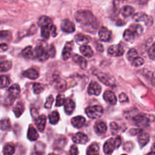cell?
<instances>
[{"label":"cell","mask_w":155,"mask_h":155,"mask_svg":"<svg viewBox=\"0 0 155 155\" xmlns=\"http://www.w3.org/2000/svg\"><path fill=\"white\" fill-rule=\"evenodd\" d=\"M99 152V145L98 143H93L88 148L86 154L88 155H95L98 154Z\"/></svg>","instance_id":"obj_26"},{"label":"cell","mask_w":155,"mask_h":155,"mask_svg":"<svg viewBox=\"0 0 155 155\" xmlns=\"http://www.w3.org/2000/svg\"><path fill=\"white\" fill-rule=\"evenodd\" d=\"M107 125L103 121H98L95 126V131L98 135H103L107 132Z\"/></svg>","instance_id":"obj_18"},{"label":"cell","mask_w":155,"mask_h":155,"mask_svg":"<svg viewBox=\"0 0 155 155\" xmlns=\"http://www.w3.org/2000/svg\"><path fill=\"white\" fill-rule=\"evenodd\" d=\"M24 110V104L21 102L18 103V104L15 105V107H14V109H13V111H14V113H15L16 117H20L22 115Z\"/></svg>","instance_id":"obj_29"},{"label":"cell","mask_w":155,"mask_h":155,"mask_svg":"<svg viewBox=\"0 0 155 155\" xmlns=\"http://www.w3.org/2000/svg\"><path fill=\"white\" fill-rule=\"evenodd\" d=\"M49 30H50V33H51L53 36H56V35H57V32H56L55 26L53 25L52 24H51L49 25Z\"/></svg>","instance_id":"obj_47"},{"label":"cell","mask_w":155,"mask_h":155,"mask_svg":"<svg viewBox=\"0 0 155 155\" xmlns=\"http://www.w3.org/2000/svg\"><path fill=\"white\" fill-rule=\"evenodd\" d=\"M144 62L145 61H144V59L142 58L137 56L136 58H134L133 60V61H132V64H133L134 67H140L143 64Z\"/></svg>","instance_id":"obj_42"},{"label":"cell","mask_w":155,"mask_h":155,"mask_svg":"<svg viewBox=\"0 0 155 155\" xmlns=\"http://www.w3.org/2000/svg\"><path fill=\"white\" fill-rule=\"evenodd\" d=\"M80 51L83 54V56H85L86 58H92L93 56V51H92V48L90 46H89V45H81L80 48Z\"/></svg>","instance_id":"obj_21"},{"label":"cell","mask_w":155,"mask_h":155,"mask_svg":"<svg viewBox=\"0 0 155 155\" xmlns=\"http://www.w3.org/2000/svg\"><path fill=\"white\" fill-rule=\"evenodd\" d=\"M11 128V123L8 119L2 120L0 121V130H9Z\"/></svg>","instance_id":"obj_37"},{"label":"cell","mask_w":155,"mask_h":155,"mask_svg":"<svg viewBox=\"0 0 155 155\" xmlns=\"http://www.w3.org/2000/svg\"><path fill=\"white\" fill-rule=\"evenodd\" d=\"M119 99L120 102H127L128 101L129 98L125 93H121L119 96Z\"/></svg>","instance_id":"obj_48"},{"label":"cell","mask_w":155,"mask_h":155,"mask_svg":"<svg viewBox=\"0 0 155 155\" xmlns=\"http://www.w3.org/2000/svg\"><path fill=\"white\" fill-rule=\"evenodd\" d=\"M20 92H21V89L18 84H13L9 87L8 90V97L11 98L12 101L17 98L19 95Z\"/></svg>","instance_id":"obj_11"},{"label":"cell","mask_w":155,"mask_h":155,"mask_svg":"<svg viewBox=\"0 0 155 155\" xmlns=\"http://www.w3.org/2000/svg\"><path fill=\"white\" fill-rule=\"evenodd\" d=\"M61 30L64 33H71L75 31V24L69 19H64L61 24Z\"/></svg>","instance_id":"obj_8"},{"label":"cell","mask_w":155,"mask_h":155,"mask_svg":"<svg viewBox=\"0 0 155 155\" xmlns=\"http://www.w3.org/2000/svg\"><path fill=\"white\" fill-rule=\"evenodd\" d=\"M27 138L30 141H36L39 138V134L36 132V129L32 127V126L29 127L28 133H27Z\"/></svg>","instance_id":"obj_24"},{"label":"cell","mask_w":155,"mask_h":155,"mask_svg":"<svg viewBox=\"0 0 155 155\" xmlns=\"http://www.w3.org/2000/svg\"><path fill=\"white\" fill-rule=\"evenodd\" d=\"M98 36L102 41L107 42L111 38V32L107 30V28H106V27H102L98 31Z\"/></svg>","instance_id":"obj_14"},{"label":"cell","mask_w":155,"mask_h":155,"mask_svg":"<svg viewBox=\"0 0 155 155\" xmlns=\"http://www.w3.org/2000/svg\"><path fill=\"white\" fill-rule=\"evenodd\" d=\"M110 130H111L112 134H116L119 130V127L115 123H111L110 124Z\"/></svg>","instance_id":"obj_46"},{"label":"cell","mask_w":155,"mask_h":155,"mask_svg":"<svg viewBox=\"0 0 155 155\" xmlns=\"http://www.w3.org/2000/svg\"><path fill=\"white\" fill-rule=\"evenodd\" d=\"M53 101H54V98H53L52 95H49V96L47 98L46 102L45 104V107L46 109L51 108V106H52Z\"/></svg>","instance_id":"obj_45"},{"label":"cell","mask_w":155,"mask_h":155,"mask_svg":"<svg viewBox=\"0 0 155 155\" xmlns=\"http://www.w3.org/2000/svg\"><path fill=\"white\" fill-rule=\"evenodd\" d=\"M103 98L105 100L106 102L109 103L110 104H115L117 103V97L115 95V94L113 92L110 90H107L106 92H104V95H103Z\"/></svg>","instance_id":"obj_15"},{"label":"cell","mask_w":155,"mask_h":155,"mask_svg":"<svg viewBox=\"0 0 155 155\" xmlns=\"http://www.w3.org/2000/svg\"><path fill=\"white\" fill-rule=\"evenodd\" d=\"M23 75L24 76L27 78L30 79V80H35V79L38 78L39 77V73L37 71H36L35 69L33 68H30V69L27 70L26 71H24L23 73Z\"/></svg>","instance_id":"obj_22"},{"label":"cell","mask_w":155,"mask_h":155,"mask_svg":"<svg viewBox=\"0 0 155 155\" xmlns=\"http://www.w3.org/2000/svg\"><path fill=\"white\" fill-rule=\"evenodd\" d=\"M33 92L36 95H38V94H40L41 92L43 91V87H42V85L39 83H35L33 85Z\"/></svg>","instance_id":"obj_41"},{"label":"cell","mask_w":155,"mask_h":155,"mask_svg":"<svg viewBox=\"0 0 155 155\" xmlns=\"http://www.w3.org/2000/svg\"><path fill=\"white\" fill-rule=\"evenodd\" d=\"M73 142L74 143L80 144V145H85L89 142V138L86 134L83 133H77L73 137Z\"/></svg>","instance_id":"obj_10"},{"label":"cell","mask_w":155,"mask_h":155,"mask_svg":"<svg viewBox=\"0 0 155 155\" xmlns=\"http://www.w3.org/2000/svg\"><path fill=\"white\" fill-rule=\"evenodd\" d=\"M64 101H65L64 96L63 95H58L57 96V98H56L55 105L57 106V107H60V106L63 105Z\"/></svg>","instance_id":"obj_43"},{"label":"cell","mask_w":155,"mask_h":155,"mask_svg":"<svg viewBox=\"0 0 155 155\" xmlns=\"http://www.w3.org/2000/svg\"><path fill=\"white\" fill-rule=\"evenodd\" d=\"M59 114L57 111H53L48 115V120H49L50 124L55 125L59 121Z\"/></svg>","instance_id":"obj_30"},{"label":"cell","mask_w":155,"mask_h":155,"mask_svg":"<svg viewBox=\"0 0 155 155\" xmlns=\"http://www.w3.org/2000/svg\"><path fill=\"white\" fill-rule=\"evenodd\" d=\"M135 12L134 8L132 7L130 5H126L123 7V8L121 9V15H122L124 18H128V17L131 16L133 15Z\"/></svg>","instance_id":"obj_23"},{"label":"cell","mask_w":155,"mask_h":155,"mask_svg":"<svg viewBox=\"0 0 155 155\" xmlns=\"http://www.w3.org/2000/svg\"><path fill=\"white\" fill-rule=\"evenodd\" d=\"M121 145V138L116 137L108 139L104 145V152L106 154H110L115 149L119 148Z\"/></svg>","instance_id":"obj_2"},{"label":"cell","mask_w":155,"mask_h":155,"mask_svg":"<svg viewBox=\"0 0 155 155\" xmlns=\"http://www.w3.org/2000/svg\"><path fill=\"white\" fill-rule=\"evenodd\" d=\"M135 36H136V33L131 29H128L124 31V39L127 42H133V40L135 39Z\"/></svg>","instance_id":"obj_25"},{"label":"cell","mask_w":155,"mask_h":155,"mask_svg":"<svg viewBox=\"0 0 155 155\" xmlns=\"http://www.w3.org/2000/svg\"><path fill=\"white\" fill-rule=\"evenodd\" d=\"M75 19L86 31L89 33H95L98 29V21L89 11H78L75 14Z\"/></svg>","instance_id":"obj_1"},{"label":"cell","mask_w":155,"mask_h":155,"mask_svg":"<svg viewBox=\"0 0 155 155\" xmlns=\"http://www.w3.org/2000/svg\"><path fill=\"white\" fill-rule=\"evenodd\" d=\"M85 123H86V119L82 116L75 117H74L71 120V124H72V125L75 128L77 129H80L81 127H83Z\"/></svg>","instance_id":"obj_19"},{"label":"cell","mask_w":155,"mask_h":155,"mask_svg":"<svg viewBox=\"0 0 155 155\" xmlns=\"http://www.w3.org/2000/svg\"><path fill=\"white\" fill-rule=\"evenodd\" d=\"M64 111L65 113L68 115L71 114L74 112V109H75V103H74V101H72L70 98H68L66 101H64Z\"/></svg>","instance_id":"obj_17"},{"label":"cell","mask_w":155,"mask_h":155,"mask_svg":"<svg viewBox=\"0 0 155 155\" xmlns=\"http://www.w3.org/2000/svg\"><path fill=\"white\" fill-rule=\"evenodd\" d=\"M96 48H97V50H98V51H101V52H102V51H104V48H103V45H101V44L97 43Z\"/></svg>","instance_id":"obj_52"},{"label":"cell","mask_w":155,"mask_h":155,"mask_svg":"<svg viewBox=\"0 0 155 155\" xmlns=\"http://www.w3.org/2000/svg\"><path fill=\"white\" fill-rule=\"evenodd\" d=\"M133 19L136 21L139 22V21H144L147 26H151L153 24V18L149 15H146L142 12H139V13H136L133 16Z\"/></svg>","instance_id":"obj_7"},{"label":"cell","mask_w":155,"mask_h":155,"mask_svg":"<svg viewBox=\"0 0 155 155\" xmlns=\"http://www.w3.org/2000/svg\"><path fill=\"white\" fill-rule=\"evenodd\" d=\"M15 147L12 145H6L3 148V154H7V155H11L15 153Z\"/></svg>","instance_id":"obj_39"},{"label":"cell","mask_w":155,"mask_h":155,"mask_svg":"<svg viewBox=\"0 0 155 155\" xmlns=\"http://www.w3.org/2000/svg\"><path fill=\"white\" fill-rule=\"evenodd\" d=\"M135 124L136 126L141 128H145V127H149L150 124V120L147 117V116L143 114H139L136 115L134 118H133Z\"/></svg>","instance_id":"obj_6"},{"label":"cell","mask_w":155,"mask_h":155,"mask_svg":"<svg viewBox=\"0 0 155 155\" xmlns=\"http://www.w3.org/2000/svg\"><path fill=\"white\" fill-rule=\"evenodd\" d=\"M130 29H131V30L137 35H141L142 33H143V28H142V27L140 25V24H133V25L130 26Z\"/></svg>","instance_id":"obj_38"},{"label":"cell","mask_w":155,"mask_h":155,"mask_svg":"<svg viewBox=\"0 0 155 155\" xmlns=\"http://www.w3.org/2000/svg\"><path fill=\"white\" fill-rule=\"evenodd\" d=\"M12 39V33L8 30H2L0 31V40L9 42Z\"/></svg>","instance_id":"obj_31"},{"label":"cell","mask_w":155,"mask_h":155,"mask_svg":"<svg viewBox=\"0 0 155 155\" xmlns=\"http://www.w3.org/2000/svg\"><path fill=\"white\" fill-rule=\"evenodd\" d=\"M48 54H49V57H54L55 55V49H54V47L53 45H51L49 47V48L48 49Z\"/></svg>","instance_id":"obj_49"},{"label":"cell","mask_w":155,"mask_h":155,"mask_svg":"<svg viewBox=\"0 0 155 155\" xmlns=\"http://www.w3.org/2000/svg\"><path fill=\"white\" fill-rule=\"evenodd\" d=\"M148 56L151 60H155V42L152 44L148 50Z\"/></svg>","instance_id":"obj_44"},{"label":"cell","mask_w":155,"mask_h":155,"mask_svg":"<svg viewBox=\"0 0 155 155\" xmlns=\"http://www.w3.org/2000/svg\"><path fill=\"white\" fill-rule=\"evenodd\" d=\"M35 124H36V126L39 131L43 132L45 130V124H46V117H45V115H41V116L38 117L35 120Z\"/></svg>","instance_id":"obj_16"},{"label":"cell","mask_w":155,"mask_h":155,"mask_svg":"<svg viewBox=\"0 0 155 155\" xmlns=\"http://www.w3.org/2000/svg\"><path fill=\"white\" fill-rule=\"evenodd\" d=\"M75 39L78 43L84 44V43H87V42H89V41H90L91 38L87 36H85V35L78 34L75 36Z\"/></svg>","instance_id":"obj_33"},{"label":"cell","mask_w":155,"mask_h":155,"mask_svg":"<svg viewBox=\"0 0 155 155\" xmlns=\"http://www.w3.org/2000/svg\"><path fill=\"white\" fill-rule=\"evenodd\" d=\"M108 54L114 57H119L122 56L124 54V48L121 45H114L109 47Z\"/></svg>","instance_id":"obj_9"},{"label":"cell","mask_w":155,"mask_h":155,"mask_svg":"<svg viewBox=\"0 0 155 155\" xmlns=\"http://www.w3.org/2000/svg\"><path fill=\"white\" fill-rule=\"evenodd\" d=\"M10 84V80L7 76H0V88H6Z\"/></svg>","instance_id":"obj_34"},{"label":"cell","mask_w":155,"mask_h":155,"mask_svg":"<svg viewBox=\"0 0 155 155\" xmlns=\"http://www.w3.org/2000/svg\"><path fill=\"white\" fill-rule=\"evenodd\" d=\"M103 112H104L103 107L98 105L91 106L86 109V114L91 119H98L101 117V115L103 114Z\"/></svg>","instance_id":"obj_4"},{"label":"cell","mask_w":155,"mask_h":155,"mask_svg":"<svg viewBox=\"0 0 155 155\" xmlns=\"http://www.w3.org/2000/svg\"><path fill=\"white\" fill-rule=\"evenodd\" d=\"M8 50V45L5 43H0V52H4Z\"/></svg>","instance_id":"obj_51"},{"label":"cell","mask_w":155,"mask_h":155,"mask_svg":"<svg viewBox=\"0 0 155 155\" xmlns=\"http://www.w3.org/2000/svg\"><path fill=\"white\" fill-rule=\"evenodd\" d=\"M71 51H72V46L69 45V43L67 44L62 51V58L64 60H68L70 58L71 54Z\"/></svg>","instance_id":"obj_27"},{"label":"cell","mask_w":155,"mask_h":155,"mask_svg":"<svg viewBox=\"0 0 155 155\" xmlns=\"http://www.w3.org/2000/svg\"><path fill=\"white\" fill-rule=\"evenodd\" d=\"M52 21L50 18L47 16H42L39 19V25L40 27H42V26H45V25H49V24H52Z\"/></svg>","instance_id":"obj_35"},{"label":"cell","mask_w":155,"mask_h":155,"mask_svg":"<svg viewBox=\"0 0 155 155\" xmlns=\"http://www.w3.org/2000/svg\"><path fill=\"white\" fill-rule=\"evenodd\" d=\"M138 56V52L135 48H131V49L129 50L128 53H127V58L130 61H133V60L134 58H136Z\"/></svg>","instance_id":"obj_40"},{"label":"cell","mask_w":155,"mask_h":155,"mask_svg":"<svg viewBox=\"0 0 155 155\" xmlns=\"http://www.w3.org/2000/svg\"><path fill=\"white\" fill-rule=\"evenodd\" d=\"M95 75H96V77H98V80L101 82H102L104 84L107 85L108 86H116V81H115V79L114 78L111 76L108 75L107 74H104V73L99 72L98 71H94L93 73Z\"/></svg>","instance_id":"obj_3"},{"label":"cell","mask_w":155,"mask_h":155,"mask_svg":"<svg viewBox=\"0 0 155 155\" xmlns=\"http://www.w3.org/2000/svg\"><path fill=\"white\" fill-rule=\"evenodd\" d=\"M22 55L27 59H31L34 56L33 49L31 46H27L22 51Z\"/></svg>","instance_id":"obj_28"},{"label":"cell","mask_w":155,"mask_h":155,"mask_svg":"<svg viewBox=\"0 0 155 155\" xmlns=\"http://www.w3.org/2000/svg\"><path fill=\"white\" fill-rule=\"evenodd\" d=\"M50 25V24H49ZM49 25H45L41 27V36L44 39H48L50 36V30Z\"/></svg>","instance_id":"obj_36"},{"label":"cell","mask_w":155,"mask_h":155,"mask_svg":"<svg viewBox=\"0 0 155 155\" xmlns=\"http://www.w3.org/2000/svg\"><path fill=\"white\" fill-rule=\"evenodd\" d=\"M73 60L77 64H78L82 69H86L87 67V61L82 56L79 55V54H74L73 56Z\"/></svg>","instance_id":"obj_20"},{"label":"cell","mask_w":155,"mask_h":155,"mask_svg":"<svg viewBox=\"0 0 155 155\" xmlns=\"http://www.w3.org/2000/svg\"><path fill=\"white\" fill-rule=\"evenodd\" d=\"M34 55L39 61H45L49 58L48 49H45L42 45H38L34 49Z\"/></svg>","instance_id":"obj_5"},{"label":"cell","mask_w":155,"mask_h":155,"mask_svg":"<svg viewBox=\"0 0 155 155\" xmlns=\"http://www.w3.org/2000/svg\"><path fill=\"white\" fill-rule=\"evenodd\" d=\"M151 151H154V152H155V143L154 144V145H153L152 148H151Z\"/></svg>","instance_id":"obj_53"},{"label":"cell","mask_w":155,"mask_h":155,"mask_svg":"<svg viewBox=\"0 0 155 155\" xmlns=\"http://www.w3.org/2000/svg\"><path fill=\"white\" fill-rule=\"evenodd\" d=\"M137 136H138V142H139V145H140L141 148L145 147V145L149 142V140H150L149 135H148V133L142 132V130H141V131L139 132V134H138Z\"/></svg>","instance_id":"obj_13"},{"label":"cell","mask_w":155,"mask_h":155,"mask_svg":"<svg viewBox=\"0 0 155 155\" xmlns=\"http://www.w3.org/2000/svg\"><path fill=\"white\" fill-rule=\"evenodd\" d=\"M70 152H71V154H74V155L78 154V153H79L78 148H77V146H76V145H73V146H71Z\"/></svg>","instance_id":"obj_50"},{"label":"cell","mask_w":155,"mask_h":155,"mask_svg":"<svg viewBox=\"0 0 155 155\" xmlns=\"http://www.w3.org/2000/svg\"><path fill=\"white\" fill-rule=\"evenodd\" d=\"M123 1H127V0H123Z\"/></svg>","instance_id":"obj_54"},{"label":"cell","mask_w":155,"mask_h":155,"mask_svg":"<svg viewBox=\"0 0 155 155\" xmlns=\"http://www.w3.org/2000/svg\"><path fill=\"white\" fill-rule=\"evenodd\" d=\"M101 92V87L98 83L92 82L88 88V93L91 95H99Z\"/></svg>","instance_id":"obj_12"},{"label":"cell","mask_w":155,"mask_h":155,"mask_svg":"<svg viewBox=\"0 0 155 155\" xmlns=\"http://www.w3.org/2000/svg\"><path fill=\"white\" fill-rule=\"evenodd\" d=\"M12 68V62L9 61H3L0 62V72H6Z\"/></svg>","instance_id":"obj_32"}]
</instances>
